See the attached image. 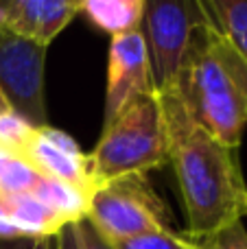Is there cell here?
<instances>
[{
  "instance_id": "obj_13",
  "label": "cell",
  "mask_w": 247,
  "mask_h": 249,
  "mask_svg": "<svg viewBox=\"0 0 247 249\" xmlns=\"http://www.w3.org/2000/svg\"><path fill=\"white\" fill-rule=\"evenodd\" d=\"M31 197H35L39 203L51 208L53 212H57V214L64 216L70 223H77V221L86 219L88 203H90V193L77 188V186L64 184V181L48 179V177L39 179V184L35 186Z\"/></svg>"
},
{
  "instance_id": "obj_9",
  "label": "cell",
  "mask_w": 247,
  "mask_h": 249,
  "mask_svg": "<svg viewBox=\"0 0 247 249\" xmlns=\"http://www.w3.org/2000/svg\"><path fill=\"white\" fill-rule=\"evenodd\" d=\"M79 2L66 0H0V26L48 48L77 18Z\"/></svg>"
},
{
  "instance_id": "obj_12",
  "label": "cell",
  "mask_w": 247,
  "mask_h": 249,
  "mask_svg": "<svg viewBox=\"0 0 247 249\" xmlns=\"http://www.w3.org/2000/svg\"><path fill=\"white\" fill-rule=\"evenodd\" d=\"M210 24L247 64V0H201Z\"/></svg>"
},
{
  "instance_id": "obj_18",
  "label": "cell",
  "mask_w": 247,
  "mask_h": 249,
  "mask_svg": "<svg viewBox=\"0 0 247 249\" xmlns=\"http://www.w3.org/2000/svg\"><path fill=\"white\" fill-rule=\"evenodd\" d=\"M53 238H33V236L0 238V249H51Z\"/></svg>"
},
{
  "instance_id": "obj_1",
  "label": "cell",
  "mask_w": 247,
  "mask_h": 249,
  "mask_svg": "<svg viewBox=\"0 0 247 249\" xmlns=\"http://www.w3.org/2000/svg\"><path fill=\"white\" fill-rule=\"evenodd\" d=\"M166 118L169 164L186 216V236L201 238L247 216V184L236 149L219 142L173 90L158 92Z\"/></svg>"
},
{
  "instance_id": "obj_22",
  "label": "cell",
  "mask_w": 247,
  "mask_h": 249,
  "mask_svg": "<svg viewBox=\"0 0 247 249\" xmlns=\"http://www.w3.org/2000/svg\"><path fill=\"white\" fill-rule=\"evenodd\" d=\"M0 212H2V210H0Z\"/></svg>"
},
{
  "instance_id": "obj_15",
  "label": "cell",
  "mask_w": 247,
  "mask_h": 249,
  "mask_svg": "<svg viewBox=\"0 0 247 249\" xmlns=\"http://www.w3.org/2000/svg\"><path fill=\"white\" fill-rule=\"evenodd\" d=\"M186 241L188 249H247V228L243 225V221H236L210 236H186Z\"/></svg>"
},
{
  "instance_id": "obj_19",
  "label": "cell",
  "mask_w": 247,
  "mask_h": 249,
  "mask_svg": "<svg viewBox=\"0 0 247 249\" xmlns=\"http://www.w3.org/2000/svg\"><path fill=\"white\" fill-rule=\"evenodd\" d=\"M55 245H57V249H79L77 232H74V223L66 225V228L57 234V236H55Z\"/></svg>"
},
{
  "instance_id": "obj_17",
  "label": "cell",
  "mask_w": 247,
  "mask_h": 249,
  "mask_svg": "<svg viewBox=\"0 0 247 249\" xmlns=\"http://www.w3.org/2000/svg\"><path fill=\"white\" fill-rule=\"evenodd\" d=\"M74 232H77L79 249H114V245L90 223L88 219H81L74 223Z\"/></svg>"
},
{
  "instance_id": "obj_7",
  "label": "cell",
  "mask_w": 247,
  "mask_h": 249,
  "mask_svg": "<svg viewBox=\"0 0 247 249\" xmlns=\"http://www.w3.org/2000/svg\"><path fill=\"white\" fill-rule=\"evenodd\" d=\"M153 90L156 83L142 29L112 37L105 86V123L112 121L136 96L149 94Z\"/></svg>"
},
{
  "instance_id": "obj_14",
  "label": "cell",
  "mask_w": 247,
  "mask_h": 249,
  "mask_svg": "<svg viewBox=\"0 0 247 249\" xmlns=\"http://www.w3.org/2000/svg\"><path fill=\"white\" fill-rule=\"evenodd\" d=\"M35 127L29 124L18 114H2L0 116V151L20 158L24 153L29 140L33 138Z\"/></svg>"
},
{
  "instance_id": "obj_16",
  "label": "cell",
  "mask_w": 247,
  "mask_h": 249,
  "mask_svg": "<svg viewBox=\"0 0 247 249\" xmlns=\"http://www.w3.org/2000/svg\"><path fill=\"white\" fill-rule=\"evenodd\" d=\"M114 249H188V241L177 230L169 234H144V236L109 241Z\"/></svg>"
},
{
  "instance_id": "obj_6",
  "label": "cell",
  "mask_w": 247,
  "mask_h": 249,
  "mask_svg": "<svg viewBox=\"0 0 247 249\" xmlns=\"http://www.w3.org/2000/svg\"><path fill=\"white\" fill-rule=\"evenodd\" d=\"M44 68L46 48L0 26V92L11 112L35 129L48 127Z\"/></svg>"
},
{
  "instance_id": "obj_20",
  "label": "cell",
  "mask_w": 247,
  "mask_h": 249,
  "mask_svg": "<svg viewBox=\"0 0 247 249\" xmlns=\"http://www.w3.org/2000/svg\"><path fill=\"white\" fill-rule=\"evenodd\" d=\"M2 114H11V107H9L7 99H4L2 92H0V116H2Z\"/></svg>"
},
{
  "instance_id": "obj_3",
  "label": "cell",
  "mask_w": 247,
  "mask_h": 249,
  "mask_svg": "<svg viewBox=\"0 0 247 249\" xmlns=\"http://www.w3.org/2000/svg\"><path fill=\"white\" fill-rule=\"evenodd\" d=\"M169 164L166 118L158 90L136 96L112 121L88 155L92 193L99 186L129 175H147Z\"/></svg>"
},
{
  "instance_id": "obj_8",
  "label": "cell",
  "mask_w": 247,
  "mask_h": 249,
  "mask_svg": "<svg viewBox=\"0 0 247 249\" xmlns=\"http://www.w3.org/2000/svg\"><path fill=\"white\" fill-rule=\"evenodd\" d=\"M20 158L26 160L42 177L77 186L92 195L88 155L79 149L77 140L66 131H59L51 124L35 129L33 138L29 140Z\"/></svg>"
},
{
  "instance_id": "obj_10",
  "label": "cell",
  "mask_w": 247,
  "mask_h": 249,
  "mask_svg": "<svg viewBox=\"0 0 247 249\" xmlns=\"http://www.w3.org/2000/svg\"><path fill=\"white\" fill-rule=\"evenodd\" d=\"M144 2L147 0H83L79 13L92 26L116 37L142 29Z\"/></svg>"
},
{
  "instance_id": "obj_11",
  "label": "cell",
  "mask_w": 247,
  "mask_h": 249,
  "mask_svg": "<svg viewBox=\"0 0 247 249\" xmlns=\"http://www.w3.org/2000/svg\"><path fill=\"white\" fill-rule=\"evenodd\" d=\"M0 210L20 228L22 236L33 238H53L70 225L64 216L53 212L44 203H39L31 195H18V197H0Z\"/></svg>"
},
{
  "instance_id": "obj_5",
  "label": "cell",
  "mask_w": 247,
  "mask_h": 249,
  "mask_svg": "<svg viewBox=\"0 0 247 249\" xmlns=\"http://www.w3.org/2000/svg\"><path fill=\"white\" fill-rule=\"evenodd\" d=\"M206 22L201 0H147L142 33L158 92L175 88L195 31Z\"/></svg>"
},
{
  "instance_id": "obj_21",
  "label": "cell",
  "mask_w": 247,
  "mask_h": 249,
  "mask_svg": "<svg viewBox=\"0 0 247 249\" xmlns=\"http://www.w3.org/2000/svg\"><path fill=\"white\" fill-rule=\"evenodd\" d=\"M51 249H57V245H55V238H53V247Z\"/></svg>"
},
{
  "instance_id": "obj_2",
  "label": "cell",
  "mask_w": 247,
  "mask_h": 249,
  "mask_svg": "<svg viewBox=\"0 0 247 249\" xmlns=\"http://www.w3.org/2000/svg\"><path fill=\"white\" fill-rule=\"evenodd\" d=\"M173 92L201 127L239 151L247 127V64L208 16L195 31Z\"/></svg>"
},
{
  "instance_id": "obj_4",
  "label": "cell",
  "mask_w": 247,
  "mask_h": 249,
  "mask_svg": "<svg viewBox=\"0 0 247 249\" xmlns=\"http://www.w3.org/2000/svg\"><path fill=\"white\" fill-rule=\"evenodd\" d=\"M86 219L107 241L175 232L169 206L147 175H129L103 184L90 195Z\"/></svg>"
}]
</instances>
